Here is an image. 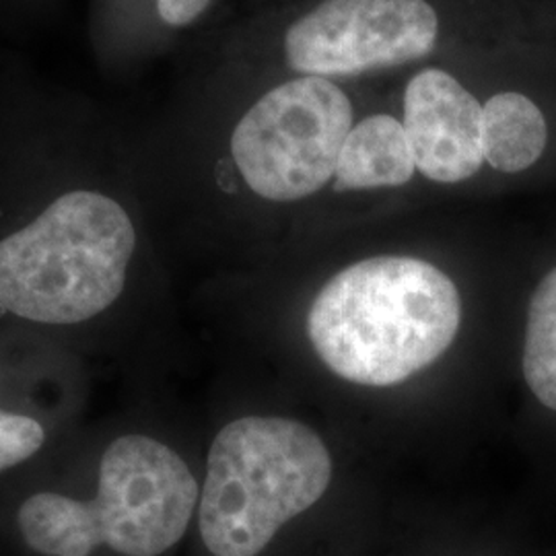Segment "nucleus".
<instances>
[{
	"instance_id": "f257e3e1",
	"label": "nucleus",
	"mask_w": 556,
	"mask_h": 556,
	"mask_svg": "<svg viewBox=\"0 0 556 556\" xmlns=\"http://www.w3.org/2000/svg\"><path fill=\"white\" fill-rule=\"evenodd\" d=\"M157 266L130 116L0 52V324L132 374Z\"/></svg>"
},
{
	"instance_id": "f03ea898",
	"label": "nucleus",
	"mask_w": 556,
	"mask_h": 556,
	"mask_svg": "<svg viewBox=\"0 0 556 556\" xmlns=\"http://www.w3.org/2000/svg\"><path fill=\"white\" fill-rule=\"evenodd\" d=\"M190 459L137 413H110L0 480V556H165L197 519Z\"/></svg>"
},
{
	"instance_id": "7ed1b4c3",
	"label": "nucleus",
	"mask_w": 556,
	"mask_h": 556,
	"mask_svg": "<svg viewBox=\"0 0 556 556\" xmlns=\"http://www.w3.org/2000/svg\"><path fill=\"white\" fill-rule=\"evenodd\" d=\"M466 38L493 46L556 40V0H318L282 20L231 29L206 73L223 77L307 75L351 83L422 66Z\"/></svg>"
},
{
	"instance_id": "20e7f679",
	"label": "nucleus",
	"mask_w": 556,
	"mask_h": 556,
	"mask_svg": "<svg viewBox=\"0 0 556 556\" xmlns=\"http://www.w3.org/2000/svg\"><path fill=\"white\" fill-rule=\"evenodd\" d=\"M462 301L454 280L413 256H376L342 268L319 291L307 334L328 369L361 386H396L454 342Z\"/></svg>"
},
{
	"instance_id": "39448f33",
	"label": "nucleus",
	"mask_w": 556,
	"mask_h": 556,
	"mask_svg": "<svg viewBox=\"0 0 556 556\" xmlns=\"http://www.w3.org/2000/svg\"><path fill=\"white\" fill-rule=\"evenodd\" d=\"M332 480V457L307 425L241 415L208 445L197 509L208 556H260L278 530L318 503Z\"/></svg>"
},
{
	"instance_id": "423d86ee",
	"label": "nucleus",
	"mask_w": 556,
	"mask_h": 556,
	"mask_svg": "<svg viewBox=\"0 0 556 556\" xmlns=\"http://www.w3.org/2000/svg\"><path fill=\"white\" fill-rule=\"evenodd\" d=\"M96 379V369L59 342L0 324V480L79 429Z\"/></svg>"
},
{
	"instance_id": "0eeeda50",
	"label": "nucleus",
	"mask_w": 556,
	"mask_h": 556,
	"mask_svg": "<svg viewBox=\"0 0 556 556\" xmlns=\"http://www.w3.org/2000/svg\"><path fill=\"white\" fill-rule=\"evenodd\" d=\"M482 93L438 62L417 66L400 93V119L420 176L462 184L484 169Z\"/></svg>"
},
{
	"instance_id": "6e6552de",
	"label": "nucleus",
	"mask_w": 556,
	"mask_h": 556,
	"mask_svg": "<svg viewBox=\"0 0 556 556\" xmlns=\"http://www.w3.org/2000/svg\"><path fill=\"white\" fill-rule=\"evenodd\" d=\"M219 0H89L87 38L108 79H130L184 34L197 29Z\"/></svg>"
},
{
	"instance_id": "1a4fd4ad",
	"label": "nucleus",
	"mask_w": 556,
	"mask_h": 556,
	"mask_svg": "<svg viewBox=\"0 0 556 556\" xmlns=\"http://www.w3.org/2000/svg\"><path fill=\"white\" fill-rule=\"evenodd\" d=\"M415 174V155L402 119L379 110L355 119L338 155L332 190L344 194L402 188Z\"/></svg>"
},
{
	"instance_id": "9d476101",
	"label": "nucleus",
	"mask_w": 556,
	"mask_h": 556,
	"mask_svg": "<svg viewBox=\"0 0 556 556\" xmlns=\"http://www.w3.org/2000/svg\"><path fill=\"white\" fill-rule=\"evenodd\" d=\"M523 378L538 402L556 413V266L542 277L530 299Z\"/></svg>"
},
{
	"instance_id": "9b49d317",
	"label": "nucleus",
	"mask_w": 556,
	"mask_h": 556,
	"mask_svg": "<svg viewBox=\"0 0 556 556\" xmlns=\"http://www.w3.org/2000/svg\"><path fill=\"white\" fill-rule=\"evenodd\" d=\"M59 0H0V25L15 34L46 20Z\"/></svg>"
}]
</instances>
